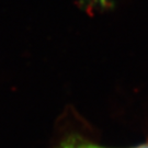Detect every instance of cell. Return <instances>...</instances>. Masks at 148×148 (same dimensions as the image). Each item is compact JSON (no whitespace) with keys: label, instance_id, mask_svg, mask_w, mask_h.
I'll list each match as a JSON object with an SVG mask.
<instances>
[{"label":"cell","instance_id":"cell-1","mask_svg":"<svg viewBox=\"0 0 148 148\" xmlns=\"http://www.w3.org/2000/svg\"><path fill=\"white\" fill-rule=\"evenodd\" d=\"M58 148H106L102 147L99 145H95L88 142H82V140H68L63 143Z\"/></svg>","mask_w":148,"mask_h":148},{"label":"cell","instance_id":"cell-2","mask_svg":"<svg viewBox=\"0 0 148 148\" xmlns=\"http://www.w3.org/2000/svg\"><path fill=\"white\" fill-rule=\"evenodd\" d=\"M135 148H148V143L142 144V145H139V146H137V147Z\"/></svg>","mask_w":148,"mask_h":148}]
</instances>
